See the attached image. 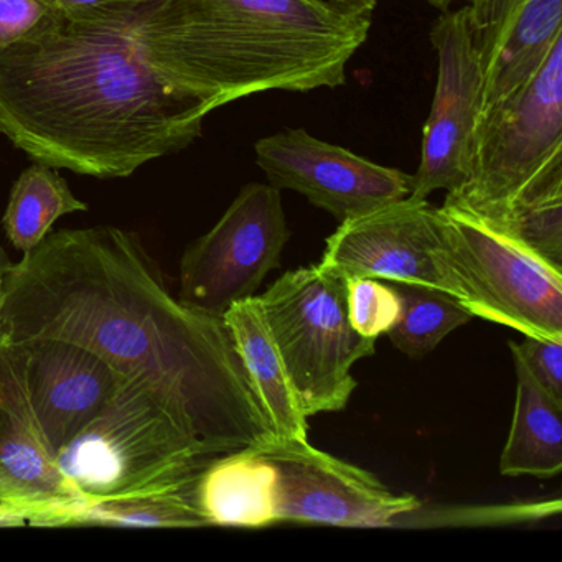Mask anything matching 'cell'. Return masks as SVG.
Instances as JSON below:
<instances>
[{"instance_id":"277c9868","label":"cell","mask_w":562,"mask_h":562,"mask_svg":"<svg viewBox=\"0 0 562 562\" xmlns=\"http://www.w3.org/2000/svg\"><path fill=\"white\" fill-rule=\"evenodd\" d=\"M55 459L90 503L192 488L215 456L164 394L140 378L124 376L101 413Z\"/></svg>"},{"instance_id":"f546056e","label":"cell","mask_w":562,"mask_h":562,"mask_svg":"<svg viewBox=\"0 0 562 562\" xmlns=\"http://www.w3.org/2000/svg\"><path fill=\"white\" fill-rule=\"evenodd\" d=\"M9 259L8 252L4 251L2 245H0V289H2V278H4L5 268H8Z\"/></svg>"},{"instance_id":"ffe728a7","label":"cell","mask_w":562,"mask_h":562,"mask_svg":"<svg viewBox=\"0 0 562 562\" xmlns=\"http://www.w3.org/2000/svg\"><path fill=\"white\" fill-rule=\"evenodd\" d=\"M80 526L205 528L209 525L193 503L192 488H189L183 492L81 503L68 509L55 522V528H80Z\"/></svg>"},{"instance_id":"44dd1931","label":"cell","mask_w":562,"mask_h":562,"mask_svg":"<svg viewBox=\"0 0 562 562\" xmlns=\"http://www.w3.org/2000/svg\"><path fill=\"white\" fill-rule=\"evenodd\" d=\"M400 295L396 324L386 331L391 344L411 358H420L456 328L469 324L472 312L453 295L436 288L391 282Z\"/></svg>"},{"instance_id":"4fadbf2b","label":"cell","mask_w":562,"mask_h":562,"mask_svg":"<svg viewBox=\"0 0 562 562\" xmlns=\"http://www.w3.org/2000/svg\"><path fill=\"white\" fill-rule=\"evenodd\" d=\"M0 502L31 513L29 526L55 528L81 505L80 493L58 469L35 416L14 351L0 340Z\"/></svg>"},{"instance_id":"603a6c76","label":"cell","mask_w":562,"mask_h":562,"mask_svg":"<svg viewBox=\"0 0 562 562\" xmlns=\"http://www.w3.org/2000/svg\"><path fill=\"white\" fill-rule=\"evenodd\" d=\"M347 307L351 327L363 337L378 340L396 324L401 301L390 281L355 276L347 278Z\"/></svg>"},{"instance_id":"9a60e30c","label":"cell","mask_w":562,"mask_h":562,"mask_svg":"<svg viewBox=\"0 0 562 562\" xmlns=\"http://www.w3.org/2000/svg\"><path fill=\"white\" fill-rule=\"evenodd\" d=\"M469 21L485 110L525 85L562 38V0H475Z\"/></svg>"},{"instance_id":"3957f363","label":"cell","mask_w":562,"mask_h":562,"mask_svg":"<svg viewBox=\"0 0 562 562\" xmlns=\"http://www.w3.org/2000/svg\"><path fill=\"white\" fill-rule=\"evenodd\" d=\"M371 19L324 0H166L133 34L164 80L215 111L341 87Z\"/></svg>"},{"instance_id":"4316f807","label":"cell","mask_w":562,"mask_h":562,"mask_svg":"<svg viewBox=\"0 0 562 562\" xmlns=\"http://www.w3.org/2000/svg\"><path fill=\"white\" fill-rule=\"evenodd\" d=\"M31 521V513L21 506L0 502V528H24Z\"/></svg>"},{"instance_id":"ba28073f","label":"cell","mask_w":562,"mask_h":562,"mask_svg":"<svg viewBox=\"0 0 562 562\" xmlns=\"http://www.w3.org/2000/svg\"><path fill=\"white\" fill-rule=\"evenodd\" d=\"M288 241L281 190L248 183L218 223L183 252L180 301L223 317L235 302L252 297L266 276L279 268Z\"/></svg>"},{"instance_id":"2e32d148","label":"cell","mask_w":562,"mask_h":562,"mask_svg":"<svg viewBox=\"0 0 562 562\" xmlns=\"http://www.w3.org/2000/svg\"><path fill=\"white\" fill-rule=\"evenodd\" d=\"M192 499L209 526L274 525L276 469L258 447L223 453L196 476Z\"/></svg>"},{"instance_id":"9c48e42d","label":"cell","mask_w":562,"mask_h":562,"mask_svg":"<svg viewBox=\"0 0 562 562\" xmlns=\"http://www.w3.org/2000/svg\"><path fill=\"white\" fill-rule=\"evenodd\" d=\"M318 265L345 278L440 289L472 312V297L450 256L442 210L427 200L407 196L338 223Z\"/></svg>"},{"instance_id":"d4e9b609","label":"cell","mask_w":562,"mask_h":562,"mask_svg":"<svg viewBox=\"0 0 562 562\" xmlns=\"http://www.w3.org/2000/svg\"><path fill=\"white\" fill-rule=\"evenodd\" d=\"M65 21L58 0H0V50L48 34Z\"/></svg>"},{"instance_id":"484cf974","label":"cell","mask_w":562,"mask_h":562,"mask_svg":"<svg viewBox=\"0 0 562 562\" xmlns=\"http://www.w3.org/2000/svg\"><path fill=\"white\" fill-rule=\"evenodd\" d=\"M512 355H516L528 368L536 381L562 403V340L529 337L521 344L509 341Z\"/></svg>"},{"instance_id":"8fae6325","label":"cell","mask_w":562,"mask_h":562,"mask_svg":"<svg viewBox=\"0 0 562 562\" xmlns=\"http://www.w3.org/2000/svg\"><path fill=\"white\" fill-rule=\"evenodd\" d=\"M437 54V83L424 124L423 150L409 196L462 189L469 173L473 133L483 111V74L473 42L469 5L443 12L430 29Z\"/></svg>"},{"instance_id":"83f0119b","label":"cell","mask_w":562,"mask_h":562,"mask_svg":"<svg viewBox=\"0 0 562 562\" xmlns=\"http://www.w3.org/2000/svg\"><path fill=\"white\" fill-rule=\"evenodd\" d=\"M327 4L337 5L345 11L357 12V14L370 15L373 18L378 0H324Z\"/></svg>"},{"instance_id":"5bb4252c","label":"cell","mask_w":562,"mask_h":562,"mask_svg":"<svg viewBox=\"0 0 562 562\" xmlns=\"http://www.w3.org/2000/svg\"><path fill=\"white\" fill-rule=\"evenodd\" d=\"M5 344L18 358L55 456L101 413L124 378L100 355L74 341L37 337Z\"/></svg>"},{"instance_id":"5b68a950","label":"cell","mask_w":562,"mask_h":562,"mask_svg":"<svg viewBox=\"0 0 562 562\" xmlns=\"http://www.w3.org/2000/svg\"><path fill=\"white\" fill-rule=\"evenodd\" d=\"M562 187V38L518 90L480 114L469 173L443 206L499 229L518 206Z\"/></svg>"},{"instance_id":"7a4b0ae2","label":"cell","mask_w":562,"mask_h":562,"mask_svg":"<svg viewBox=\"0 0 562 562\" xmlns=\"http://www.w3.org/2000/svg\"><path fill=\"white\" fill-rule=\"evenodd\" d=\"M210 113L150 67L133 32L65 21L0 50V133L55 169L133 176L189 147Z\"/></svg>"},{"instance_id":"6da1fadb","label":"cell","mask_w":562,"mask_h":562,"mask_svg":"<svg viewBox=\"0 0 562 562\" xmlns=\"http://www.w3.org/2000/svg\"><path fill=\"white\" fill-rule=\"evenodd\" d=\"M61 338L167 397L212 456L276 440L232 334L218 315L170 294L133 233L58 229L0 289V340Z\"/></svg>"},{"instance_id":"ac0fdd59","label":"cell","mask_w":562,"mask_h":562,"mask_svg":"<svg viewBox=\"0 0 562 562\" xmlns=\"http://www.w3.org/2000/svg\"><path fill=\"white\" fill-rule=\"evenodd\" d=\"M516 403L512 429L499 459L503 475L548 479L562 470V403L555 401L513 355Z\"/></svg>"},{"instance_id":"7402d4cb","label":"cell","mask_w":562,"mask_h":562,"mask_svg":"<svg viewBox=\"0 0 562 562\" xmlns=\"http://www.w3.org/2000/svg\"><path fill=\"white\" fill-rule=\"evenodd\" d=\"M498 232L562 271V187L522 203Z\"/></svg>"},{"instance_id":"8992f818","label":"cell","mask_w":562,"mask_h":562,"mask_svg":"<svg viewBox=\"0 0 562 562\" xmlns=\"http://www.w3.org/2000/svg\"><path fill=\"white\" fill-rule=\"evenodd\" d=\"M258 299L304 416L345 409L351 368L376 347L351 327L347 278L322 265L294 269Z\"/></svg>"},{"instance_id":"52a82bcc","label":"cell","mask_w":562,"mask_h":562,"mask_svg":"<svg viewBox=\"0 0 562 562\" xmlns=\"http://www.w3.org/2000/svg\"><path fill=\"white\" fill-rule=\"evenodd\" d=\"M440 210L473 315L529 337L562 340V271L475 216Z\"/></svg>"},{"instance_id":"f1b7e54d","label":"cell","mask_w":562,"mask_h":562,"mask_svg":"<svg viewBox=\"0 0 562 562\" xmlns=\"http://www.w3.org/2000/svg\"><path fill=\"white\" fill-rule=\"evenodd\" d=\"M427 4L434 5V8L440 9V11H449L450 4L456 2V0H426ZM469 4L475 2V0H465Z\"/></svg>"},{"instance_id":"d6986e66","label":"cell","mask_w":562,"mask_h":562,"mask_svg":"<svg viewBox=\"0 0 562 562\" xmlns=\"http://www.w3.org/2000/svg\"><path fill=\"white\" fill-rule=\"evenodd\" d=\"M87 210V203L75 196L55 167L35 162L12 186L2 229L9 243L25 255L54 232L61 216Z\"/></svg>"},{"instance_id":"7c38bea8","label":"cell","mask_w":562,"mask_h":562,"mask_svg":"<svg viewBox=\"0 0 562 562\" xmlns=\"http://www.w3.org/2000/svg\"><path fill=\"white\" fill-rule=\"evenodd\" d=\"M256 164L278 190L301 193L338 223L407 199L413 176L380 166L302 130H284L255 144Z\"/></svg>"},{"instance_id":"e0dca14e","label":"cell","mask_w":562,"mask_h":562,"mask_svg":"<svg viewBox=\"0 0 562 562\" xmlns=\"http://www.w3.org/2000/svg\"><path fill=\"white\" fill-rule=\"evenodd\" d=\"M223 321L268 413L276 439L308 440L307 417L302 413L259 299L252 295L235 302L223 314Z\"/></svg>"},{"instance_id":"30bf717a","label":"cell","mask_w":562,"mask_h":562,"mask_svg":"<svg viewBox=\"0 0 562 562\" xmlns=\"http://www.w3.org/2000/svg\"><path fill=\"white\" fill-rule=\"evenodd\" d=\"M276 469V521L383 528L419 508L414 495H394L373 473L322 452L308 440L258 447Z\"/></svg>"},{"instance_id":"cb8c5ba5","label":"cell","mask_w":562,"mask_h":562,"mask_svg":"<svg viewBox=\"0 0 562 562\" xmlns=\"http://www.w3.org/2000/svg\"><path fill=\"white\" fill-rule=\"evenodd\" d=\"M166 0H58L65 19L74 24L133 32Z\"/></svg>"}]
</instances>
